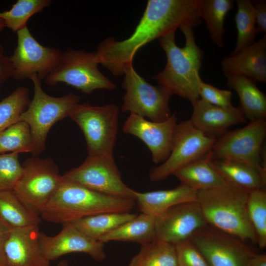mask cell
I'll return each mask as SVG.
<instances>
[{"mask_svg":"<svg viewBox=\"0 0 266 266\" xmlns=\"http://www.w3.org/2000/svg\"><path fill=\"white\" fill-rule=\"evenodd\" d=\"M200 3V0H148L131 36L121 41L108 37L100 43L95 51L98 63L115 76L123 75L142 46L183 26L201 24Z\"/></svg>","mask_w":266,"mask_h":266,"instance_id":"cell-1","label":"cell"},{"mask_svg":"<svg viewBox=\"0 0 266 266\" xmlns=\"http://www.w3.org/2000/svg\"><path fill=\"white\" fill-rule=\"evenodd\" d=\"M179 29L185 40L182 48L175 43V31L158 38L167 62L164 68L152 79L172 95L186 99L192 105L200 99L199 89L202 79L199 71L203 54L196 42L193 28L183 26Z\"/></svg>","mask_w":266,"mask_h":266,"instance_id":"cell-2","label":"cell"},{"mask_svg":"<svg viewBox=\"0 0 266 266\" xmlns=\"http://www.w3.org/2000/svg\"><path fill=\"white\" fill-rule=\"evenodd\" d=\"M62 177L40 215L47 222L62 225L100 213L130 212L136 204L134 199L102 194Z\"/></svg>","mask_w":266,"mask_h":266,"instance_id":"cell-3","label":"cell"},{"mask_svg":"<svg viewBox=\"0 0 266 266\" xmlns=\"http://www.w3.org/2000/svg\"><path fill=\"white\" fill-rule=\"evenodd\" d=\"M249 191L226 183L197 191V201L208 225L240 240L257 243L247 213Z\"/></svg>","mask_w":266,"mask_h":266,"instance_id":"cell-4","label":"cell"},{"mask_svg":"<svg viewBox=\"0 0 266 266\" xmlns=\"http://www.w3.org/2000/svg\"><path fill=\"white\" fill-rule=\"evenodd\" d=\"M30 79L33 85V96L19 121L29 126L33 142L31 153L37 157L45 150L47 136L51 127L68 117L72 108L79 103L81 97L72 93L60 97L51 96L43 90L41 80L36 75Z\"/></svg>","mask_w":266,"mask_h":266,"instance_id":"cell-5","label":"cell"},{"mask_svg":"<svg viewBox=\"0 0 266 266\" xmlns=\"http://www.w3.org/2000/svg\"><path fill=\"white\" fill-rule=\"evenodd\" d=\"M68 117L82 132L88 155L113 156L119 128V108L114 103H78Z\"/></svg>","mask_w":266,"mask_h":266,"instance_id":"cell-6","label":"cell"},{"mask_svg":"<svg viewBox=\"0 0 266 266\" xmlns=\"http://www.w3.org/2000/svg\"><path fill=\"white\" fill-rule=\"evenodd\" d=\"M266 135V119L251 121L243 128L226 132L217 138L210 150L211 159L247 165L266 178V166L262 158Z\"/></svg>","mask_w":266,"mask_h":266,"instance_id":"cell-7","label":"cell"},{"mask_svg":"<svg viewBox=\"0 0 266 266\" xmlns=\"http://www.w3.org/2000/svg\"><path fill=\"white\" fill-rule=\"evenodd\" d=\"M96 52L68 48L63 52L57 68L45 79L49 85L64 83L82 93L96 90H113L116 85L98 68Z\"/></svg>","mask_w":266,"mask_h":266,"instance_id":"cell-8","label":"cell"},{"mask_svg":"<svg viewBox=\"0 0 266 266\" xmlns=\"http://www.w3.org/2000/svg\"><path fill=\"white\" fill-rule=\"evenodd\" d=\"M217 138L196 128L190 120L177 123L170 153L165 162L151 168L150 180L159 182L165 180L178 169L203 157L211 150Z\"/></svg>","mask_w":266,"mask_h":266,"instance_id":"cell-9","label":"cell"},{"mask_svg":"<svg viewBox=\"0 0 266 266\" xmlns=\"http://www.w3.org/2000/svg\"><path fill=\"white\" fill-rule=\"evenodd\" d=\"M122 87L125 91L122 110L162 122L172 115L169 105L172 95L162 86L147 82L135 70L133 64L125 69Z\"/></svg>","mask_w":266,"mask_h":266,"instance_id":"cell-10","label":"cell"},{"mask_svg":"<svg viewBox=\"0 0 266 266\" xmlns=\"http://www.w3.org/2000/svg\"><path fill=\"white\" fill-rule=\"evenodd\" d=\"M22 166L23 173L13 191L33 212L40 216L58 187L62 175L49 157L33 156L25 160Z\"/></svg>","mask_w":266,"mask_h":266,"instance_id":"cell-11","label":"cell"},{"mask_svg":"<svg viewBox=\"0 0 266 266\" xmlns=\"http://www.w3.org/2000/svg\"><path fill=\"white\" fill-rule=\"evenodd\" d=\"M62 177L102 194L135 199V191L123 182L114 156L88 155Z\"/></svg>","mask_w":266,"mask_h":266,"instance_id":"cell-12","label":"cell"},{"mask_svg":"<svg viewBox=\"0 0 266 266\" xmlns=\"http://www.w3.org/2000/svg\"><path fill=\"white\" fill-rule=\"evenodd\" d=\"M189 239L210 266H248L255 254L244 241L209 225Z\"/></svg>","mask_w":266,"mask_h":266,"instance_id":"cell-13","label":"cell"},{"mask_svg":"<svg viewBox=\"0 0 266 266\" xmlns=\"http://www.w3.org/2000/svg\"><path fill=\"white\" fill-rule=\"evenodd\" d=\"M17 44L10 57L14 67L12 77L19 81L36 75L45 79L58 66L63 52L59 49L41 45L27 26L17 32Z\"/></svg>","mask_w":266,"mask_h":266,"instance_id":"cell-14","label":"cell"},{"mask_svg":"<svg viewBox=\"0 0 266 266\" xmlns=\"http://www.w3.org/2000/svg\"><path fill=\"white\" fill-rule=\"evenodd\" d=\"M177 119L176 113L162 122L148 120L130 113L122 130L124 133L135 136L143 141L151 152L152 162L158 164L165 162L170 153Z\"/></svg>","mask_w":266,"mask_h":266,"instance_id":"cell-15","label":"cell"},{"mask_svg":"<svg viewBox=\"0 0 266 266\" xmlns=\"http://www.w3.org/2000/svg\"><path fill=\"white\" fill-rule=\"evenodd\" d=\"M207 225L197 200L178 204L156 217L155 240L174 244Z\"/></svg>","mask_w":266,"mask_h":266,"instance_id":"cell-16","label":"cell"},{"mask_svg":"<svg viewBox=\"0 0 266 266\" xmlns=\"http://www.w3.org/2000/svg\"><path fill=\"white\" fill-rule=\"evenodd\" d=\"M39 242L44 256L50 262L72 253L86 254L97 262L106 257L104 243L87 236L71 223L62 224L61 231L54 236L40 232Z\"/></svg>","mask_w":266,"mask_h":266,"instance_id":"cell-17","label":"cell"},{"mask_svg":"<svg viewBox=\"0 0 266 266\" xmlns=\"http://www.w3.org/2000/svg\"><path fill=\"white\" fill-rule=\"evenodd\" d=\"M38 226L13 228L4 245L7 266H50L40 242Z\"/></svg>","mask_w":266,"mask_h":266,"instance_id":"cell-18","label":"cell"},{"mask_svg":"<svg viewBox=\"0 0 266 266\" xmlns=\"http://www.w3.org/2000/svg\"><path fill=\"white\" fill-rule=\"evenodd\" d=\"M192 106L193 112L189 120L196 128L209 136L217 138L230 127L246 122L239 106L222 107L201 99Z\"/></svg>","mask_w":266,"mask_h":266,"instance_id":"cell-19","label":"cell"},{"mask_svg":"<svg viewBox=\"0 0 266 266\" xmlns=\"http://www.w3.org/2000/svg\"><path fill=\"white\" fill-rule=\"evenodd\" d=\"M224 75H241L255 82H266V34L257 41L221 62Z\"/></svg>","mask_w":266,"mask_h":266,"instance_id":"cell-20","label":"cell"},{"mask_svg":"<svg viewBox=\"0 0 266 266\" xmlns=\"http://www.w3.org/2000/svg\"><path fill=\"white\" fill-rule=\"evenodd\" d=\"M197 191L180 184L169 190L135 191V203L142 213L157 217L178 204L197 200Z\"/></svg>","mask_w":266,"mask_h":266,"instance_id":"cell-21","label":"cell"},{"mask_svg":"<svg viewBox=\"0 0 266 266\" xmlns=\"http://www.w3.org/2000/svg\"><path fill=\"white\" fill-rule=\"evenodd\" d=\"M227 85L237 94L239 107L250 122L266 117V96L258 88L256 82L247 77L225 74Z\"/></svg>","mask_w":266,"mask_h":266,"instance_id":"cell-22","label":"cell"},{"mask_svg":"<svg viewBox=\"0 0 266 266\" xmlns=\"http://www.w3.org/2000/svg\"><path fill=\"white\" fill-rule=\"evenodd\" d=\"M210 151L203 157L178 169L174 175L183 184L196 191L210 190L226 182L211 164Z\"/></svg>","mask_w":266,"mask_h":266,"instance_id":"cell-23","label":"cell"},{"mask_svg":"<svg viewBox=\"0 0 266 266\" xmlns=\"http://www.w3.org/2000/svg\"><path fill=\"white\" fill-rule=\"evenodd\" d=\"M156 217L141 213L102 236L99 241L135 242L141 245L155 240Z\"/></svg>","mask_w":266,"mask_h":266,"instance_id":"cell-24","label":"cell"},{"mask_svg":"<svg viewBox=\"0 0 266 266\" xmlns=\"http://www.w3.org/2000/svg\"><path fill=\"white\" fill-rule=\"evenodd\" d=\"M211 164L226 183L250 191L265 189L266 178L255 168L242 163L212 160Z\"/></svg>","mask_w":266,"mask_h":266,"instance_id":"cell-25","label":"cell"},{"mask_svg":"<svg viewBox=\"0 0 266 266\" xmlns=\"http://www.w3.org/2000/svg\"><path fill=\"white\" fill-rule=\"evenodd\" d=\"M136 216L127 212H107L85 217L71 223L77 230L94 240L99 239Z\"/></svg>","mask_w":266,"mask_h":266,"instance_id":"cell-26","label":"cell"},{"mask_svg":"<svg viewBox=\"0 0 266 266\" xmlns=\"http://www.w3.org/2000/svg\"><path fill=\"white\" fill-rule=\"evenodd\" d=\"M232 0H200L199 15L206 23V28L213 43L223 47L225 33L224 22L227 13L233 7Z\"/></svg>","mask_w":266,"mask_h":266,"instance_id":"cell-27","label":"cell"},{"mask_svg":"<svg viewBox=\"0 0 266 266\" xmlns=\"http://www.w3.org/2000/svg\"><path fill=\"white\" fill-rule=\"evenodd\" d=\"M0 216L13 228L38 226L41 221L12 190L0 191Z\"/></svg>","mask_w":266,"mask_h":266,"instance_id":"cell-28","label":"cell"},{"mask_svg":"<svg viewBox=\"0 0 266 266\" xmlns=\"http://www.w3.org/2000/svg\"><path fill=\"white\" fill-rule=\"evenodd\" d=\"M128 266H178L175 245L157 240L142 244Z\"/></svg>","mask_w":266,"mask_h":266,"instance_id":"cell-29","label":"cell"},{"mask_svg":"<svg viewBox=\"0 0 266 266\" xmlns=\"http://www.w3.org/2000/svg\"><path fill=\"white\" fill-rule=\"evenodd\" d=\"M236 2L237 9L234 20L237 35L235 47L231 55H234L253 44L257 34L255 11L251 1L236 0Z\"/></svg>","mask_w":266,"mask_h":266,"instance_id":"cell-30","label":"cell"},{"mask_svg":"<svg viewBox=\"0 0 266 266\" xmlns=\"http://www.w3.org/2000/svg\"><path fill=\"white\" fill-rule=\"evenodd\" d=\"M51 3L50 0H18L9 10L0 12V18L3 20L5 27L17 33L27 26L32 16L41 12Z\"/></svg>","mask_w":266,"mask_h":266,"instance_id":"cell-31","label":"cell"},{"mask_svg":"<svg viewBox=\"0 0 266 266\" xmlns=\"http://www.w3.org/2000/svg\"><path fill=\"white\" fill-rule=\"evenodd\" d=\"M33 146L31 129L24 121H18L0 133V154L32 153Z\"/></svg>","mask_w":266,"mask_h":266,"instance_id":"cell-32","label":"cell"},{"mask_svg":"<svg viewBox=\"0 0 266 266\" xmlns=\"http://www.w3.org/2000/svg\"><path fill=\"white\" fill-rule=\"evenodd\" d=\"M247 213L260 249L266 247V192L265 189L249 191Z\"/></svg>","mask_w":266,"mask_h":266,"instance_id":"cell-33","label":"cell"},{"mask_svg":"<svg viewBox=\"0 0 266 266\" xmlns=\"http://www.w3.org/2000/svg\"><path fill=\"white\" fill-rule=\"evenodd\" d=\"M30 101L29 88L20 86L0 101V133L19 121Z\"/></svg>","mask_w":266,"mask_h":266,"instance_id":"cell-34","label":"cell"},{"mask_svg":"<svg viewBox=\"0 0 266 266\" xmlns=\"http://www.w3.org/2000/svg\"><path fill=\"white\" fill-rule=\"evenodd\" d=\"M22 173L19 153L0 154V191L13 190Z\"/></svg>","mask_w":266,"mask_h":266,"instance_id":"cell-35","label":"cell"},{"mask_svg":"<svg viewBox=\"0 0 266 266\" xmlns=\"http://www.w3.org/2000/svg\"><path fill=\"white\" fill-rule=\"evenodd\" d=\"M174 245L178 266H210L189 239L176 242Z\"/></svg>","mask_w":266,"mask_h":266,"instance_id":"cell-36","label":"cell"},{"mask_svg":"<svg viewBox=\"0 0 266 266\" xmlns=\"http://www.w3.org/2000/svg\"><path fill=\"white\" fill-rule=\"evenodd\" d=\"M199 94L201 100L212 105L222 107L233 106L231 102L232 92L230 90L219 89L202 80L200 85Z\"/></svg>","mask_w":266,"mask_h":266,"instance_id":"cell-37","label":"cell"},{"mask_svg":"<svg viewBox=\"0 0 266 266\" xmlns=\"http://www.w3.org/2000/svg\"><path fill=\"white\" fill-rule=\"evenodd\" d=\"M255 11V19L257 33H266V1H251Z\"/></svg>","mask_w":266,"mask_h":266,"instance_id":"cell-38","label":"cell"},{"mask_svg":"<svg viewBox=\"0 0 266 266\" xmlns=\"http://www.w3.org/2000/svg\"><path fill=\"white\" fill-rule=\"evenodd\" d=\"M4 48L0 44V83L1 84L12 76L14 67L9 57L4 55Z\"/></svg>","mask_w":266,"mask_h":266,"instance_id":"cell-39","label":"cell"},{"mask_svg":"<svg viewBox=\"0 0 266 266\" xmlns=\"http://www.w3.org/2000/svg\"><path fill=\"white\" fill-rule=\"evenodd\" d=\"M13 228L0 216V266H7L4 245Z\"/></svg>","mask_w":266,"mask_h":266,"instance_id":"cell-40","label":"cell"},{"mask_svg":"<svg viewBox=\"0 0 266 266\" xmlns=\"http://www.w3.org/2000/svg\"><path fill=\"white\" fill-rule=\"evenodd\" d=\"M248 266H266V255L255 253L250 259Z\"/></svg>","mask_w":266,"mask_h":266,"instance_id":"cell-41","label":"cell"},{"mask_svg":"<svg viewBox=\"0 0 266 266\" xmlns=\"http://www.w3.org/2000/svg\"><path fill=\"white\" fill-rule=\"evenodd\" d=\"M56 266H70L68 261L66 260L60 261Z\"/></svg>","mask_w":266,"mask_h":266,"instance_id":"cell-42","label":"cell"},{"mask_svg":"<svg viewBox=\"0 0 266 266\" xmlns=\"http://www.w3.org/2000/svg\"><path fill=\"white\" fill-rule=\"evenodd\" d=\"M5 27L3 20L0 18V32H1Z\"/></svg>","mask_w":266,"mask_h":266,"instance_id":"cell-43","label":"cell"},{"mask_svg":"<svg viewBox=\"0 0 266 266\" xmlns=\"http://www.w3.org/2000/svg\"><path fill=\"white\" fill-rule=\"evenodd\" d=\"M1 84L0 83V86Z\"/></svg>","mask_w":266,"mask_h":266,"instance_id":"cell-44","label":"cell"}]
</instances>
